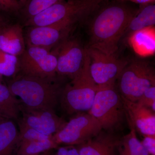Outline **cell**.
<instances>
[{"label":"cell","mask_w":155,"mask_h":155,"mask_svg":"<svg viewBox=\"0 0 155 155\" xmlns=\"http://www.w3.org/2000/svg\"><path fill=\"white\" fill-rule=\"evenodd\" d=\"M56 79L19 73L12 78L7 86L14 96L19 98L23 107L54 110L64 87Z\"/></svg>","instance_id":"cell-2"},{"label":"cell","mask_w":155,"mask_h":155,"mask_svg":"<svg viewBox=\"0 0 155 155\" xmlns=\"http://www.w3.org/2000/svg\"><path fill=\"white\" fill-rule=\"evenodd\" d=\"M137 103L155 111V85L150 87L144 92Z\"/></svg>","instance_id":"cell-25"},{"label":"cell","mask_w":155,"mask_h":155,"mask_svg":"<svg viewBox=\"0 0 155 155\" xmlns=\"http://www.w3.org/2000/svg\"><path fill=\"white\" fill-rule=\"evenodd\" d=\"M119 138L102 132L93 138L78 145L79 155H119Z\"/></svg>","instance_id":"cell-14"},{"label":"cell","mask_w":155,"mask_h":155,"mask_svg":"<svg viewBox=\"0 0 155 155\" xmlns=\"http://www.w3.org/2000/svg\"><path fill=\"white\" fill-rule=\"evenodd\" d=\"M18 125L19 134V144L52 137V136L45 135L40 133L37 130L25 125L20 120H19Z\"/></svg>","instance_id":"cell-24"},{"label":"cell","mask_w":155,"mask_h":155,"mask_svg":"<svg viewBox=\"0 0 155 155\" xmlns=\"http://www.w3.org/2000/svg\"><path fill=\"white\" fill-rule=\"evenodd\" d=\"M155 24L154 3L140 5L138 11L129 22L125 35L130 36L135 31L150 27Z\"/></svg>","instance_id":"cell-18"},{"label":"cell","mask_w":155,"mask_h":155,"mask_svg":"<svg viewBox=\"0 0 155 155\" xmlns=\"http://www.w3.org/2000/svg\"><path fill=\"white\" fill-rule=\"evenodd\" d=\"M64 1L65 0H27L19 12L27 20Z\"/></svg>","instance_id":"cell-22"},{"label":"cell","mask_w":155,"mask_h":155,"mask_svg":"<svg viewBox=\"0 0 155 155\" xmlns=\"http://www.w3.org/2000/svg\"><path fill=\"white\" fill-rule=\"evenodd\" d=\"M106 2L90 16L89 41L87 46L107 54H116L119 41L139 8L127 2Z\"/></svg>","instance_id":"cell-1"},{"label":"cell","mask_w":155,"mask_h":155,"mask_svg":"<svg viewBox=\"0 0 155 155\" xmlns=\"http://www.w3.org/2000/svg\"><path fill=\"white\" fill-rule=\"evenodd\" d=\"M17 1L19 2L20 5H21V7H22L24 5V4H25L27 0H17Z\"/></svg>","instance_id":"cell-31"},{"label":"cell","mask_w":155,"mask_h":155,"mask_svg":"<svg viewBox=\"0 0 155 155\" xmlns=\"http://www.w3.org/2000/svg\"><path fill=\"white\" fill-rule=\"evenodd\" d=\"M2 77L3 76L0 74V84L2 83Z\"/></svg>","instance_id":"cell-33"},{"label":"cell","mask_w":155,"mask_h":155,"mask_svg":"<svg viewBox=\"0 0 155 155\" xmlns=\"http://www.w3.org/2000/svg\"><path fill=\"white\" fill-rule=\"evenodd\" d=\"M117 1L124 2H131L139 4L140 5H147L155 3V0H116Z\"/></svg>","instance_id":"cell-28"},{"label":"cell","mask_w":155,"mask_h":155,"mask_svg":"<svg viewBox=\"0 0 155 155\" xmlns=\"http://www.w3.org/2000/svg\"><path fill=\"white\" fill-rule=\"evenodd\" d=\"M4 20H3L2 17L0 16V26H1V25H2V24H4Z\"/></svg>","instance_id":"cell-32"},{"label":"cell","mask_w":155,"mask_h":155,"mask_svg":"<svg viewBox=\"0 0 155 155\" xmlns=\"http://www.w3.org/2000/svg\"><path fill=\"white\" fill-rule=\"evenodd\" d=\"M51 51L57 57V74L72 79L82 69L86 50L85 47L78 38L69 36Z\"/></svg>","instance_id":"cell-10"},{"label":"cell","mask_w":155,"mask_h":155,"mask_svg":"<svg viewBox=\"0 0 155 155\" xmlns=\"http://www.w3.org/2000/svg\"><path fill=\"white\" fill-rule=\"evenodd\" d=\"M102 129L98 121L90 114H81L67 122L52 138L58 145H78L96 136Z\"/></svg>","instance_id":"cell-8"},{"label":"cell","mask_w":155,"mask_h":155,"mask_svg":"<svg viewBox=\"0 0 155 155\" xmlns=\"http://www.w3.org/2000/svg\"><path fill=\"white\" fill-rule=\"evenodd\" d=\"M21 106L20 101L11 93L8 87L0 84V117L18 120Z\"/></svg>","instance_id":"cell-19"},{"label":"cell","mask_w":155,"mask_h":155,"mask_svg":"<svg viewBox=\"0 0 155 155\" xmlns=\"http://www.w3.org/2000/svg\"><path fill=\"white\" fill-rule=\"evenodd\" d=\"M130 132L119 139L118 144L119 155H149V153L140 141L133 126L130 125Z\"/></svg>","instance_id":"cell-20"},{"label":"cell","mask_w":155,"mask_h":155,"mask_svg":"<svg viewBox=\"0 0 155 155\" xmlns=\"http://www.w3.org/2000/svg\"><path fill=\"white\" fill-rule=\"evenodd\" d=\"M89 64L86 51L82 69L63 88L60 100L61 107L67 114L89 110L92 105L97 85L91 75Z\"/></svg>","instance_id":"cell-3"},{"label":"cell","mask_w":155,"mask_h":155,"mask_svg":"<svg viewBox=\"0 0 155 155\" xmlns=\"http://www.w3.org/2000/svg\"><path fill=\"white\" fill-rule=\"evenodd\" d=\"M19 58L21 74L41 78H57L58 60L52 51L39 47L27 46Z\"/></svg>","instance_id":"cell-7"},{"label":"cell","mask_w":155,"mask_h":155,"mask_svg":"<svg viewBox=\"0 0 155 155\" xmlns=\"http://www.w3.org/2000/svg\"><path fill=\"white\" fill-rule=\"evenodd\" d=\"M58 146L52 137L20 143L18 145L17 155H38L56 148Z\"/></svg>","instance_id":"cell-21"},{"label":"cell","mask_w":155,"mask_h":155,"mask_svg":"<svg viewBox=\"0 0 155 155\" xmlns=\"http://www.w3.org/2000/svg\"><path fill=\"white\" fill-rule=\"evenodd\" d=\"M130 125L144 136H155V115L152 110L121 96Z\"/></svg>","instance_id":"cell-13"},{"label":"cell","mask_w":155,"mask_h":155,"mask_svg":"<svg viewBox=\"0 0 155 155\" xmlns=\"http://www.w3.org/2000/svg\"><path fill=\"white\" fill-rule=\"evenodd\" d=\"M19 72V57L0 50V74L12 78Z\"/></svg>","instance_id":"cell-23"},{"label":"cell","mask_w":155,"mask_h":155,"mask_svg":"<svg viewBox=\"0 0 155 155\" xmlns=\"http://www.w3.org/2000/svg\"><path fill=\"white\" fill-rule=\"evenodd\" d=\"M89 114L99 122L102 129L112 130L122 123L125 112L121 94L115 85L97 86Z\"/></svg>","instance_id":"cell-6"},{"label":"cell","mask_w":155,"mask_h":155,"mask_svg":"<svg viewBox=\"0 0 155 155\" xmlns=\"http://www.w3.org/2000/svg\"><path fill=\"white\" fill-rule=\"evenodd\" d=\"M21 6L17 0H0V11L9 13L20 11Z\"/></svg>","instance_id":"cell-26"},{"label":"cell","mask_w":155,"mask_h":155,"mask_svg":"<svg viewBox=\"0 0 155 155\" xmlns=\"http://www.w3.org/2000/svg\"><path fill=\"white\" fill-rule=\"evenodd\" d=\"M57 155H68V147H61L59 148Z\"/></svg>","instance_id":"cell-30"},{"label":"cell","mask_w":155,"mask_h":155,"mask_svg":"<svg viewBox=\"0 0 155 155\" xmlns=\"http://www.w3.org/2000/svg\"><path fill=\"white\" fill-rule=\"evenodd\" d=\"M130 45L139 55H152L155 52V26H150L135 31L129 36Z\"/></svg>","instance_id":"cell-16"},{"label":"cell","mask_w":155,"mask_h":155,"mask_svg":"<svg viewBox=\"0 0 155 155\" xmlns=\"http://www.w3.org/2000/svg\"><path fill=\"white\" fill-rule=\"evenodd\" d=\"M19 136L14 120L0 117V155H13L18 147Z\"/></svg>","instance_id":"cell-17"},{"label":"cell","mask_w":155,"mask_h":155,"mask_svg":"<svg viewBox=\"0 0 155 155\" xmlns=\"http://www.w3.org/2000/svg\"><path fill=\"white\" fill-rule=\"evenodd\" d=\"M48 151L45 152V153L43 155H49V154L48 153Z\"/></svg>","instance_id":"cell-34"},{"label":"cell","mask_w":155,"mask_h":155,"mask_svg":"<svg viewBox=\"0 0 155 155\" xmlns=\"http://www.w3.org/2000/svg\"><path fill=\"white\" fill-rule=\"evenodd\" d=\"M25 48V37L21 25L4 23L0 26V50L19 57Z\"/></svg>","instance_id":"cell-15"},{"label":"cell","mask_w":155,"mask_h":155,"mask_svg":"<svg viewBox=\"0 0 155 155\" xmlns=\"http://www.w3.org/2000/svg\"><path fill=\"white\" fill-rule=\"evenodd\" d=\"M85 49L89 58L91 75L96 84L99 86L115 85L128 61L94 48L86 46Z\"/></svg>","instance_id":"cell-9"},{"label":"cell","mask_w":155,"mask_h":155,"mask_svg":"<svg viewBox=\"0 0 155 155\" xmlns=\"http://www.w3.org/2000/svg\"><path fill=\"white\" fill-rule=\"evenodd\" d=\"M141 143L149 153L155 155V136H145V138L141 142Z\"/></svg>","instance_id":"cell-27"},{"label":"cell","mask_w":155,"mask_h":155,"mask_svg":"<svg viewBox=\"0 0 155 155\" xmlns=\"http://www.w3.org/2000/svg\"><path fill=\"white\" fill-rule=\"evenodd\" d=\"M76 23L66 19L45 26L28 27L25 37V43L27 46L51 51L69 36Z\"/></svg>","instance_id":"cell-11"},{"label":"cell","mask_w":155,"mask_h":155,"mask_svg":"<svg viewBox=\"0 0 155 155\" xmlns=\"http://www.w3.org/2000/svg\"><path fill=\"white\" fill-rule=\"evenodd\" d=\"M68 155H79L77 148L73 147V146H69L68 147Z\"/></svg>","instance_id":"cell-29"},{"label":"cell","mask_w":155,"mask_h":155,"mask_svg":"<svg viewBox=\"0 0 155 155\" xmlns=\"http://www.w3.org/2000/svg\"><path fill=\"white\" fill-rule=\"evenodd\" d=\"M22 122L40 133L53 136L61 130L67 122L50 109H29L21 106Z\"/></svg>","instance_id":"cell-12"},{"label":"cell","mask_w":155,"mask_h":155,"mask_svg":"<svg viewBox=\"0 0 155 155\" xmlns=\"http://www.w3.org/2000/svg\"><path fill=\"white\" fill-rule=\"evenodd\" d=\"M107 0H65L26 20L25 25L45 26L69 19L76 23L88 19Z\"/></svg>","instance_id":"cell-4"},{"label":"cell","mask_w":155,"mask_h":155,"mask_svg":"<svg viewBox=\"0 0 155 155\" xmlns=\"http://www.w3.org/2000/svg\"><path fill=\"white\" fill-rule=\"evenodd\" d=\"M117 80L121 95L137 102L147 89L155 85L154 69L147 61L132 59L128 61Z\"/></svg>","instance_id":"cell-5"}]
</instances>
